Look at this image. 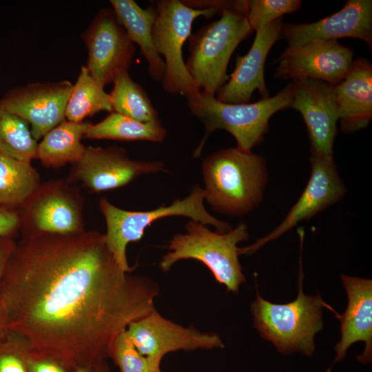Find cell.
Instances as JSON below:
<instances>
[{
	"label": "cell",
	"instance_id": "6da1fadb",
	"mask_svg": "<svg viewBox=\"0 0 372 372\" xmlns=\"http://www.w3.org/2000/svg\"><path fill=\"white\" fill-rule=\"evenodd\" d=\"M158 295L154 280L121 268L95 230L21 236L0 284L8 331L68 372L106 366L116 338Z\"/></svg>",
	"mask_w": 372,
	"mask_h": 372
},
{
	"label": "cell",
	"instance_id": "7a4b0ae2",
	"mask_svg": "<svg viewBox=\"0 0 372 372\" xmlns=\"http://www.w3.org/2000/svg\"><path fill=\"white\" fill-rule=\"evenodd\" d=\"M205 202L215 212L241 216L262 203L268 183L265 158L236 147L216 151L201 164Z\"/></svg>",
	"mask_w": 372,
	"mask_h": 372
},
{
	"label": "cell",
	"instance_id": "3957f363",
	"mask_svg": "<svg viewBox=\"0 0 372 372\" xmlns=\"http://www.w3.org/2000/svg\"><path fill=\"white\" fill-rule=\"evenodd\" d=\"M247 13L248 0L229 1L219 19L189 37L185 66L200 92L216 95L228 81L227 65L233 52L253 32Z\"/></svg>",
	"mask_w": 372,
	"mask_h": 372
},
{
	"label": "cell",
	"instance_id": "277c9868",
	"mask_svg": "<svg viewBox=\"0 0 372 372\" xmlns=\"http://www.w3.org/2000/svg\"><path fill=\"white\" fill-rule=\"evenodd\" d=\"M294 90L290 82L276 95L262 98L250 103H225L218 101L216 95L200 92L195 99L187 101L192 115L204 125V136L194 149L193 156H200L210 135L217 130L231 134L236 147L245 152H252L265 139L271 116L277 112L290 107Z\"/></svg>",
	"mask_w": 372,
	"mask_h": 372
},
{
	"label": "cell",
	"instance_id": "5b68a950",
	"mask_svg": "<svg viewBox=\"0 0 372 372\" xmlns=\"http://www.w3.org/2000/svg\"><path fill=\"white\" fill-rule=\"evenodd\" d=\"M301 254L298 276V293L296 298L287 304H274L257 297L251 305L254 326L260 336L271 342L278 351L289 354L301 352L307 356L315 351V335L322 329V309L328 308L320 295L307 296L302 289Z\"/></svg>",
	"mask_w": 372,
	"mask_h": 372
},
{
	"label": "cell",
	"instance_id": "8992f818",
	"mask_svg": "<svg viewBox=\"0 0 372 372\" xmlns=\"http://www.w3.org/2000/svg\"><path fill=\"white\" fill-rule=\"evenodd\" d=\"M248 237V227L244 222L220 233L190 220L185 225V232L174 235L169 241V251L163 256L159 267L167 272L179 260H196L210 270L216 280L225 285L227 291L238 293L240 285L246 281L238 259V245Z\"/></svg>",
	"mask_w": 372,
	"mask_h": 372
},
{
	"label": "cell",
	"instance_id": "52a82bcc",
	"mask_svg": "<svg viewBox=\"0 0 372 372\" xmlns=\"http://www.w3.org/2000/svg\"><path fill=\"white\" fill-rule=\"evenodd\" d=\"M205 197L204 189L196 185L184 198L176 199L169 205H162L148 211L123 209L101 198L99 209L106 223V243L121 268L126 272H132L127 258V247L130 242L139 241L146 228L157 220L185 216L211 225L220 233L231 230L233 227L229 223L216 218L207 211Z\"/></svg>",
	"mask_w": 372,
	"mask_h": 372
},
{
	"label": "cell",
	"instance_id": "ba28073f",
	"mask_svg": "<svg viewBox=\"0 0 372 372\" xmlns=\"http://www.w3.org/2000/svg\"><path fill=\"white\" fill-rule=\"evenodd\" d=\"M156 17L153 27V41L157 53L165 65L161 85L170 94H180L189 100L198 97L200 90L189 74L183 56V47L192 34L194 20L200 17L211 18L214 9L197 10L183 0L154 1Z\"/></svg>",
	"mask_w": 372,
	"mask_h": 372
},
{
	"label": "cell",
	"instance_id": "9c48e42d",
	"mask_svg": "<svg viewBox=\"0 0 372 372\" xmlns=\"http://www.w3.org/2000/svg\"><path fill=\"white\" fill-rule=\"evenodd\" d=\"M84 203L79 187L66 180L41 183L18 209L21 236L72 234L85 231L83 216Z\"/></svg>",
	"mask_w": 372,
	"mask_h": 372
},
{
	"label": "cell",
	"instance_id": "30bf717a",
	"mask_svg": "<svg viewBox=\"0 0 372 372\" xmlns=\"http://www.w3.org/2000/svg\"><path fill=\"white\" fill-rule=\"evenodd\" d=\"M163 172V162L131 159L119 146H87L82 158L73 164L66 181L99 193L126 186L143 174Z\"/></svg>",
	"mask_w": 372,
	"mask_h": 372
},
{
	"label": "cell",
	"instance_id": "8fae6325",
	"mask_svg": "<svg viewBox=\"0 0 372 372\" xmlns=\"http://www.w3.org/2000/svg\"><path fill=\"white\" fill-rule=\"evenodd\" d=\"M311 174L296 203L281 223L254 244L239 249L240 255L251 254L276 240L299 223L311 218L342 199L347 188L339 174L333 155L311 152Z\"/></svg>",
	"mask_w": 372,
	"mask_h": 372
},
{
	"label": "cell",
	"instance_id": "7c38bea8",
	"mask_svg": "<svg viewBox=\"0 0 372 372\" xmlns=\"http://www.w3.org/2000/svg\"><path fill=\"white\" fill-rule=\"evenodd\" d=\"M81 38L87 50L86 67L102 86L113 83L119 74L128 70L135 44L112 8H101Z\"/></svg>",
	"mask_w": 372,
	"mask_h": 372
},
{
	"label": "cell",
	"instance_id": "4fadbf2b",
	"mask_svg": "<svg viewBox=\"0 0 372 372\" xmlns=\"http://www.w3.org/2000/svg\"><path fill=\"white\" fill-rule=\"evenodd\" d=\"M127 331L138 351L157 368L171 352L225 347L218 334L201 332L193 326L185 327L165 318L156 309L132 322Z\"/></svg>",
	"mask_w": 372,
	"mask_h": 372
},
{
	"label": "cell",
	"instance_id": "5bb4252c",
	"mask_svg": "<svg viewBox=\"0 0 372 372\" xmlns=\"http://www.w3.org/2000/svg\"><path fill=\"white\" fill-rule=\"evenodd\" d=\"M354 52L336 40H314L287 46L278 57L276 79H317L335 85L349 72Z\"/></svg>",
	"mask_w": 372,
	"mask_h": 372
},
{
	"label": "cell",
	"instance_id": "9a60e30c",
	"mask_svg": "<svg viewBox=\"0 0 372 372\" xmlns=\"http://www.w3.org/2000/svg\"><path fill=\"white\" fill-rule=\"evenodd\" d=\"M72 87L68 80L32 83L8 91L0 101L7 110L29 123L38 141L65 119Z\"/></svg>",
	"mask_w": 372,
	"mask_h": 372
},
{
	"label": "cell",
	"instance_id": "2e32d148",
	"mask_svg": "<svg viewBox=\"0 0 372 372\" xmlns=\"http://www.w3.org/2000/svg\"><path fill=\"white\" fill-rule=\"evenodd\" d=\"M292 81L294 90L290 108L303 118L311 152L333 155L339 121L335 85L312 79Z\"/></svg>",
	"mask_w": 372,
	"mask_h": 372
},
{
	"label": "cell",
	"instance_id": "e0dca14e",
	"mask_svg": "<svg viewBox=\"0 0 372 372\" xmlns=\"http://www.w3.org/2000/svg\"><path fill=\"white\" fill-rule=\"evenodd\" d=\"M341 38L360 39L371 49V0H349L337 12L313 23H283L280 35L287 46Z\"/></svg>",
	"mask_w": 372,
	"mask_h": 372
},
{
	"label": "cell",
	"instance_id": "ac0fdd59",
	"mask_svg": "<svg viewBox=\"0 0 372 372\" xmlns=\"http://www.w3.org/2000/svg\"><path fill=\"white\" fill-rule=\"evenodd\" d=\"M282 18L256 31L254 42L243 56L237 55L234 72L216 93V99L225 103H247L258 90L262 98L269 96L265 80L267 55L280 39L283 25Z\"/></svg>",
	"mask_w": 372,
	"mask_h": 372
},
{
	"label": "cell",
	"instance_id": "d6986e66",
	"mask_svg": "<svg viewBox=\"0 0 372 372\" xmlns=\"http://www.w3.org/2000/svg\"><path fill=\"white\" fill-rule=\"evenodd\" d=\"M341 279L348 303L343 314L334 312L340 321L341 338L335 347L336 357L328 372L357 342L365 343L362 354L357 355L358 360L366 364L372 358V280L347 275H342Z\"/></svg>",
	"mask_w": 372,
	"mask_h": 372
},
{
	"label": "cell",
	"instance_id": "ffe728a7",
	"mask_svg": "<svg viewBox=\"0 0 372 372\" xmlns=\"http://www.w3.org/2000/svg\"><path fill=\"white\" fill-rule=\"evenodd\" d=\"M340 126L345 134L366 128L372 119V65L365 58L353 60L344 78L335 85Z\"/></svg>",
	"mask_w": 372,
	"mask_h": 372
},
{
	"label": "cell",
	"instance_id": "44dd1931",
	"mask_svg": "<svg viewBox=\"0 0 372 372\" xmlns=\"http://www.w3.org/2000/svg\"><path fill=\"white\" fill-rule=\"evenodd\" d=\"M110 2L130 39L138 45L147 63L150 76L161 82L165 65L153 41V27L156 17L155 7L151 5L142 8L133 0H111Z\"/></svg>",
	"mask_w": 372,
	"mask_h": 372
},
{
	"label": "cell",
	"instance_id": "7402d4cb",
	"mask_svg": "<svg viewBox=\"0 0 372 372\" xmlns=\"http://www.w3.org/2000/svg\"><path fill=\"white\" fill-rule=\"evenodd\" d=\"M91 125L89 121L65 119L42 137L37 145L35 158L45 167L53 169L77 163L86 148L81 140Z\"/></svg>",
	"mask_w": 372,
	"mask_h": 372
},
{
	"label": "cell",
	"instance_id": "603a6c76",
	"mask_svg": "<svg viewBox=\"0 0 372 372\" xmlns=\"http://www.w3.org/2000/svg\"><path fill=\"white\" fill-rule=\"evenodd\" d=\"M41 184L30 161L0 152V207L19 209Z\"/></svg>",
	"mask_w": 372,
	"mask_h": 372
},
{
	"label": "cell",
	"instance_id": "cb8c5ba5",
	"mask_svg": "<svg viewBox=\"0 0 372 372\" xmlns=\"http://www.w3.org/2000/svg\"><path fill=\"white\" fill-rule=\"evenodd\" d=\"M166 136L161 123H142L112 112L101 121L92 123L83 138L161 143Z\"/></svg>",
	"mask_w": 372,
	"mask_h": 372
},
{
	"label": "cell",
	"instance_id": "d4e9b609",
	"mask_svg": "<svg viewBox=\"0 0 372 372\" xmlns=\"http://www.w3.org/2000/svg\"><path fill=\"white\" fill-rule=\"evenodd\" d=\"M110 93L112 112L145 123H161L159 114L144 88L128 71L119 74Z\"/></svg>",
	"mask_w": 372,
	"mask_h": 372
},
{
	"label": "cell",
	"instance_id": "484cf974",
	"mask_svg": "<svg viewBox=\"0 0 372 372\" xmlns=\"http://www.w3.org/2000/svg\"><path fill=\"white\" fill-rule=\"evenodd\" d=\"M112 112L110 94L90 74L86 66L81 68L65 109V120L82 122L100 112Z\"/></svg>",
	"mask_w": 372,
	"mask_h": 372
},
{
	"label": "cell",
	"instance_id": "4316f807",
	"mask_svg": "<svg viewBox=\"0 0 372 372\" xmlns=\"http://www.w3.org/2000/svg\"><path fill=\"white\" fill-rule=\"evenodd\" d=\"M37 145L29 123L7 110L0 101V152L31 162L35 158Z\"/></svg>",
	"mask_w": 372,
	"mask_h": 372
},
{
	"label": "cell",
	"instance_id": "83f0119b",
	"mask_svg": "<svg viewBox=\"0 0 372 372\" xmlns=\"http://www.w3.org/2000/svg\"><path fill=\"white\" fill-rule=\"evenodd\" d=\"M110 358L121 372H161L153 366L136 349L127 329L113 343Z\"/></svg>",
	"mask_w": 372,
	"mask_h": 372
},
{
	"label": "cell",
	"instance_id": "f1b7e54d",
	"mask_svg": "<svg viewBox=\"0 0 372 372\" xmlns=\"http://www.w3.org/2000/svg\"><path fill=\"white\" fill-rule=\"evenodd\" d=\"M300 0H248V21L253 31L265 27L300 8Z\"/></svg>",
	"mask_w": 372,
	"mask_h": 372
},
{
	"label": "cell",
	"instance_id": "f546056e",
	"mask_svg": "<svg viewBox=\"0 0 372 372\" xmlns=\"http://www.w3.org/2000/svg\"><path fill=\"white\" fill-rule=\"evenodd\" d=\"M32 353L27 342L8 331L0 338V372H29Z\"/></svg>",
	"mask_w": 372,
	"mask_h": 372
},
{
	"label": "cell",
	"instance_id": "4dcf8cb0",
	"mask_svg": "<svg viewBox=\"0 0 372 372\" xmlns=\"http://www.w3.org/2000/svg\"><path fill=\"white\" fill-rule=\"evenodd\" d=\"M20 228L19 210L0 207V237L14 238Z\"/></svg>",
	"mask_w": 372,
	"mask_h": 372
},
{
	"label": "cell",
	"instance_id": "1f68e13d",
	"mask_svg": "<svg viewBox=\"0 0 372 372\" xmlns=\"http://www.w3.org/2000/svg\"><path fill=\"white\" fill-rule=\"evenodd\" d=\"M16 245V241L12 238L0 237V284L8 259ZM8 329L0 305V338L6 332Z\"/></svg>",
	"mask_w": 372,
	"mask_h": 372
},
{
	"label": "cell",
	"instance_id": "d6a6232c",
	"mask_svg": "<svg viewBox=\"0 0 372 372\" xmlns=\"http://www.w3.org/2000/svg\"><path fill=\"white\" fill-rule=\"evenodd\" d=\"M29 372H68L58 362L46 358L30 357L28 362Z\"/></svg>",
	"mask_w": 372,
	"mask_h": 372
},
{
	"label": "cell",
	"instance_id": "836d02e7",
	"mask_svg": "<svg viewBox=\"0 0 372 372\" xmlns=\"http://www.w3.org/2000/svg\"><path fill=\"white\" fill-rule=\"evenodd\" d=\"M74 372H108V368L107 366L96 368H81L74 371Z\"/></svg>",
	"mask_w": 372,
	"mask_h": 372
}]
</instances>
